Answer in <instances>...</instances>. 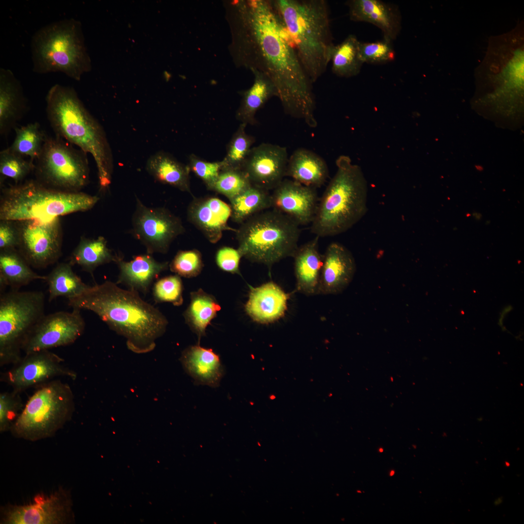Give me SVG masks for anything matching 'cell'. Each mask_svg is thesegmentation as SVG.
<instances>
[{"label": "cell", "mask_w": 524, "mask_h": 524, "mask_svg": "<svg viewBox=\"0 0 524 524\" xmlns=\"http://www.w3.org/2000/svg\"><path fill=\"white\" fill-rule=\"evenodd\" d=\"M226 9L235 64L264 74L274 83L284 112L315 127L313 83L272 0H232Z\"/></svg>", "instance_id": "cell-1"}, {"label": "cell", "mask_w": 524, "mask_h": 524, "mask_svg": "<svg viewBox=\"0 0 524 524\" xmlns=\"http://www.w3.org/2000/svg\"><path fill=\"white\" fill-rule=\"evenodd\" d=\"M68 305L94 312L111 329L125 337L128 347L137 353L153 350L168 324L164 315L143 300L137 291L122 289L108 280L68 299Z\"/></svg>", "instance_id": "cell-2"}, {"label": "cell", "mask_w": 524, "mask_h": 524, "mask_svg": "<svg viewBox=\"0 0 524 524\" xmlns=\"http://www.w3.org/2000/svg\"><path fill=\"white\" fill-rule=\"evenodd\" d=\"M46 101L47 117L56 136L92 156L100 189L107 190L111 183L114 161L102 126L86 109L73 87L55 84L48 91Z\"/></svg>", "instance_id": "cell-3"}, {"label": "cell", "mask_w": 524, "mask_h": 524, "mask_svg": "<svg viewBox=\"0 0 524 524\" xmlns=\"http://www.w3.org/2000/svg\"><path fill=\"white\" fill-rule=\"evenodd\" d=\"M307 74L314 83L326 71L334 46L325 0H272Z\"/></svg>", "instance_id": "cell-4"}, {"label": "cell", "mask_w": 524, "mask_h": 524, "mask_svg": "<svg viewBox=\"0 0 524 524\" xmlns=\"http://www.w3.org/2000/svg\"><path fill=\"white\" fill-rule=\"evenodd\" d=\"M337 171L319 199L311 230L324 237L344 233L367 210V182L361 168L345 155L336 161Z\"/></svg>", "instance_id": "cell-5"}, {"label": "cell", "mask_w": 524, "mask_h": 524, "mask_svg": "<svg viewBox=\"0 0 524 524\" xmlns=\"http://www.w3.org/2000/svg\"><path fill=\"white\" fill-rule=\"evenodd\" d=\"M31 52L33 71L37 73L60 72L79 81L91 68L81 24L74 18L55 21L38 30L32 39Z\"/></svg>", "instance_id": "cell-6"}, {"label": "cell", "mask_w": 524, "mask_h": 524, "mask_svg": "<svg viewBox=\"0 0 524 524\" xmlns=\"http://www.w3.org/2000/svg\"><path fill=\"white\" fill-rule=\"evenodd\" d=\"M99 198L82 192L46 187L35 180L2 189L0 220L17 221L31 219L51 220L92 209Z\"/></svg>", "instance_id": "cell-7"}, {"label": "cell", "mask_w": 524, "mask_h": 524, "mask_svg": "<svg viewBox=\"0 0 524 524\" xmlns=\"http://www.w3.org/2000/svg\"><path fill=\"white\" fill-rule=\"evenodd\" d=\"M235 232L242 256L270 267L293 256L298 247L300 230L294 221L272 208L252 216Z\"/></svg>", "instance_id": "cell-8"}, {"label": "cell", "mask_w": 524, "mask_h": 524, "mask_svg": "<svg viewBox=\"0 0 524 524\" xmlns=\"http://www.w3.org/2000/svg\"><path fill=\"white\" fill-rule=\"evenodd\" d=\"M40 385L10 429L17 438L34 442L51 437L72 417L74 398L68 384L57 379Z\"/></svg>", "instance_id": "cell-9"}, {"label": "cell", "mask_w": 524, "mask_h": 524, "mask_svg": "<svg viewBox=\"0 0 524 524\" xmlns=\"http://www.w3.org/2000/svg\"><path fill=\"white\" fill-rule=\"evenodd\" d=\"M41 291L11 290L0 298V365L15 364L32 330L45 315Z\"/></svg>", "instance_id": "cell-10"}, {"label": "cell", "mask_w": 524, "mask_h": 524, "mask_svg": "<svg viewBox=\"0 0 524 524\" xmlns=\"http://www.w3.org/2000/svg\"><path fill=\"white\" fill-rule=\"evenodd\" d=\"M87 153L56 136H47L42 151L34 162L35 180L54 190L81 192L89 181Z\"/></svg>", "instance_id": "cell-11"}, {"label": "cell", "mask_w": 524, "mask_h": 524, "mask_svg": "<svg viewBox=\"0 0 524 524\" xmlns=\"http://www.w3.org/2000/svg\"><path fill=\"white\" fill-rule=\"evenodd\" d=\"M19 233L16 249L28 263L44 268L61 256L62 229L60 217L51 220L31 219L15 221Z\"/></svg>", "instance_id": "cell-12"}, {"label": "cell", "mask_w": 524, "mask_h": 524, "mask_svg": "<svg viewBox=\"0 0 524 524\" xmlns=\"http://www.w3.org/2000/svg\"><path fill=\"white\" fill-rule=\"evenodd\" d=\"M132 231L147 253H165L172 242L184 232L180 219L164 208L145 206L137 197Z\"/></svg>", "instance_id": "cell-13"}, {"label": "cell", "mask_w": 524, "mask_h": 524, "mask_svg": "<svg viewBox=\"0 0 524 524\" xmlns=\"http://www.w3.org/2000/svg\"><path fill=\"white\" fill-rule=\"evenodd\" d=\"M71 496L62 488L50 495L38 494L33 502L9 505L1 509V524H65L74 519Z\"/></svg>", "instance_id": "cell-14"}, {"label": "cell", "mask_w": 524, "mask_h": 524, "mask_svg": "<svg viewBox=\"0 0 524 524\" xmlns=\"http://www.w3.org/2000/svg\"><path fill=\"white\" fill-rule=\"evenodd\" d=\"M64 361L49 350L26 354L2 374L1 381L10 386L13 391L20 393L28 388L49 381L55 377H66L75 379L76 373L65 366Z\"/></svg>", "instance_id": "cell-15"}, {"label": "cell", "mask_w": 524, "mask_h": 524, "mask_svg": "<svg viewBox=\"0 0 524 524\" xmlns=\"http://www.w3.org/2000/svg\"><path fill=\"white\" fill-rule=\"evenodd\" d=\"M84 328L79 309L45 314L28 336L22 351L26 354L71 344L82 334Z\"/></svg>", "instance_id": "cell-16"}, {"label": "cell", "mask_w": 524, "mask_h": 524, "mask_svg": "<svg viewBox=\"0 0 524 524\" xmlns=\"http://www.w3.org/2000/svg\"><path fill=\"white\" fill-rule=\"evenodd\" d=\"M288 160L285 147L262 143L251 149L241 170L252 185L273 190L286 176Z\"/></svg>", "instance_id": "cell-17"}, {"label": "cell", "mask_w": 524, "mask_h": 524, "mask_svg": "<svg viewBox=\"0 0 524 524\" xmlns=\"http://www.w3.org/2000/svg\"><path fill=\"white\" fill-rule=\"evenodd\" d=\"M271 208L287 216L299 226L311 224L319 198L316 188L284 179L273 190Z\"/></svg>", "instance_id": "cell-18"}, {"label": "cell", "mask_w": 524, "mask_h": 524, "mask_svg": "<svg viewBox=\"0 0 524 524\" xmlns=\"http://www.w3.org/2000/svg\"><path fill=\"white\" fill-rule=\"evenodd\" d=\"M356 270L355 259L344 245L332 242L323 255L317 295L341 293L352 281Z\"/></svg>", "instance_id": "cell-19"}, {"label": "cell", "mask_w": 524, "mask_h": 524, "mask_svg": "<svg viewBox=\"0 0 524 524\" xmlns=\"http://www.w3.org/2000/svg\"><path fill=\"white\" fill-rule=\"evenodd\" d=\"M230 216V205L213 196L194 197L187 209L188 220L213 244L220 240L224 231H235L228 224Z\"/></svg>", "instance_id": "cell-20"}, {"label": "cell", "mask_w": 524, "mask_h": 524, "mask_svg": "<svg viewBox=\"0 0 524 524\" xmlns=\"http://www.w3.org/2000/svg\"><path fill=\"white\" fill-rule=\"evenodd\" d=\"M345 4L351 20L373 24L384 38L393 41L400 33L401 16L396 6L380 0H349Z\"/></svg>", "instance_id": "cell-21"}, {"label": "cell", "mask_w": 524, "mask_h": 524, "mask_svg": "<svg viewBox=\"0 0 524 524\" xmlns=\"http://www.w3.org/2000/svg\"><path fill=\"white\" fill-rule=\"evenodd\" d=\"M290 295L271 281L257 287H251L245 306L246 311L257 323H273L284 315Z\"/></svg>", "instance_id": "cell-22"}, {"label": "cell", "mask_w": 524, "mask_h": 524, "mask_svg": "<svg viewBox=\"0 0 524 524\" xmlns=\"http://www.w3.org/2000/svg\"><path fill=\"white\" fill-rule=\"evenodd\" d=\"M27 100L21 84L11 70L0 69V132L7 134L23 116Z\"/></svg>", "instance_id": "cell-23"}, {"label": "cell", "mask_w": 524, "mask_h": 524, "mask_svg": "<svg viewBox=\"0 0 524 524\" xmlns=\"http://www.w3.org/2000/svg\"><path fill=\"white\" fill-rule=\"evenodd\" d=\"M186 372L197 385L217 387L224 375L219 355L199 344L184 350L180 358Z\"/></svg>", "instance_id": "cell-24"}, {"label": "cell", "mask_w": 524, "mask_h": 524, "mask_svg": "<svg viewBox=\"0 0 524 524\" xmlns=\"http://www.w3.org/2000/svg\"><path fill=\"white\" fill-rule=\"evenodd\" d=\"M319 237L298 246L295 252L294 269L296 291L306 295H317L323 264L318 248Z\"/></svg>", "instance_id": "cell-25"}, {"label": "cell", "mask_w": 524, "mask_h": 524, "mask_svg": "<svg viewBox=\"0 0 524 524\" xmlns=\"http://www.w3.org/2000/svg\"><path fill=\"white\" fill-rule=\"evenodd\" d=\"M116 263L119 269L117 283L144 293H147L153 280L168 266L167 262H159L148 253L133 257L129 262L121 259Z\"/></svg>", "instance_id": "cell-26"}, {"label": "cell", "mask_w": 524, "mask_h": 524, "mask_svg": "<svg viewBox=\"0 0 524 524\" xmlns=\"http://www.w3.org/2000/svg\"><path fill=\"white\" fill-rule=\"evenodd\" d=\"M286 176L316 189L327 180L328 169L325 161L320 156L308 149L299 148L289 158Z\"/></svg>", "instance_id": "cell-27"}, {"label": "cell", "mask_w": 524, "mask_h": 524, "mask_svg": "<svg viewBox=\"0 0 524 524\" xmlns=\"http://www.w3.org/2000/svg\"><path fill=\"white\" fill-rule=\"evenodd\" d=\"M146 168L158 181L192 195L188 165L180 162L170 154L161 151L151 155L147 160Z\"/></svg>", "instance_id": "cell-28"}, {"label": "cell", "mask_w": 524, "mask_h": 524, "mask_svg": "<svg viewBox=\"0 0 524 524\" xmlns=\"http://www.w3.org/2000/svg\"><path fill=\"white\" fill-rule=\"evenodd\" d=\"M254 77L252 86L243 92L236 118L241 123L254 125L257 123V112L273 97L278 96L277 89L270 79L263 73L251 70Z\"/></svg>", "instance_id": "cell-29"}, {"label": "cell", "mask_w": 524, "mask_h": 524, "mask_svg": "<svg viewBox=\"0 0 524 524\" xmlns=\"http://www.w3.org/2000/svg\"><path fill=\"white\" fill-rule=\"evenodd\" d=\"M16 249L0 250V292L9 286L18 290L37 279L45 280L46 276L34 272Z\"/></svg>", "instance_id": "cell-30"}, {"label": "cell", "mask_w": 524, "mask_h": 524, "mask_svg": "<svg viewBox=\"0 0 524 524\" xmlns=\"http://www.w3.org/2000/svg\"><path fill=\"white\" fill-rule=\"evenodd\" d=\"M121 259L107 246V241L103 237L93 239L82 237L71 253L69 263L72 266H80L93 275L98 266L112 262L116 263Z\"/></svg>", "instance_id": "cell-31"}, {"label": "cell", "mask_w": 524, "mask_h": 524, "mask_svg": "<svg viewBox=\"0 0 524 524\" xmlns=\"http://www.w3.org/2000/svg\"><path fill=\"white\" fill-rule=\"evenodd\" d=\"M221 307L212 295L200 289L190 294V303L183 313L186 323L198 337L206 334V329L216 316Z\"/></svg>", "instance_id": "cell-32"}, {"label": "cell", "mask_w": 524, "mask_h": 524, "mask_svg": "<svg viewBox=\"0 0 524 524\" xmlns=\"http://www.w3.org/2000/svg\"><path fill=\"white\" fill-rule=\"evenodd\" d=\"M229 201L231 219L239 224L272 206L269 191L253 185Z\"/></svg>", "instance_id": "cell-33"}, {"label": "cell", "mask_w": 524, "mask_h": 524, "mask_svg": "<svg viewBox=\"0 0 524 524\" xmlns=\"http://www.w3.org/2000/svg\"><path fill=\"white\" fill-rule=\"evenodd\" d=\"M45 281L49 289V301L64 296L67 299L80 295L90 286L85 284L74 273L68 263H60L47 276Z\"/></svg>", "instance_id": "cell-34"}, {"label": "cell", "mask_w": 524, "mask_h": 524, "mask_svg": "<svg viewBox=\"0 0 524 524\" xmlns=\"http://www.w3.org/2000/svg\"><path fill=\"white\" fill-rule=\"evenodd\" d=\"M360 42L355 35L349 34L340 44L334 45L330 57L333 74L349 78L360 72L363 64L359 54Z\"/></svg>", "instance_id": "cell-35"}, {"label": "cell", "mask_w": 524, "mask_h": 524, "mask_svg": "<svg viewBox=\"0 0 524 524\" xmlns=\"http://www.w3.org/2000/svg\"><path fill=\"white\" fill-rule=\"evenodd\" d=\"M16 136L11 146L7 148L22 157L28 156L34 163L40 155L47 135L37 122L15 127Z\"/></svg>", "instance_id": "cell-36"}, {"label": "cell", "mask_w": 524, "mask_h": 524, "mask_svg": "<svg viewBox=\"0 0 524 524\" xmlns=\"http://www.w3.org/2000/svg\"><path fill=\"white\" fill-rule=\"evenodd\" d=\"M246 126L241 123L229 141L226 154L221 161L222 169H241L255 141L254 137L246 133Z\"/></svg>", "instance_id": "cell-37"}, {"label": "cell", "mask_w": 524, "mask_h": 524, "mask_svg": "<svg viewBox=\"0 0 524 524\" xmlns=\"http://www.w3.org/2000/svg\"><path fill=\"white\" fill-rule=\"evenodd\" d=\"M34 163L27 161L8 148L0 152V182L3 179H12L15 184L21 183L28 175L34 171Z\"/></svg>", "instance_id": "cell-38"}, {"label": "cell", "mask_w": 524, "mask_h": 524, "mask_svg": "<svg viewBox=\"0 0 524 524\" xmlns=\"http://www.w3.org/2000/svg\"><path fill=\"white\" fill-rule=\"evenodd\" d=\"M251 185L241 169H222L211 190L223 195L229 200Z\"/></svg>", "instance_id": "cell-39"}, {"label": "cell", "mask_w": 524, "mask_h": 524, "mask_svg": "<svg viewBox=\"0 0 524 524\" xmlns=\"http://www.w3.org/2000/svg\"><path fill=\"white\" fill-rule=\"evenodd\" d=\"M391 40L384 38L374 42H360L359 54L363 64H381L395 58V51Z\"/></svg>", "instance_id": "cell-40"}, {"label": "cell", "mask_w": 524, "mask_h": 524, "mask_svg": "<svg viewBox=\"0 0 524 524\" xmlns=\"http://www.w3.org/2000/svg\"><path fill=\"white\" fill-rule=\"evenodd\" d=\"M183 285L180 276L171 275L158 279L153 287V295L157 302H169L179 306L183 303Z\"/></svg>", "instance_id": "cell-41"}, {"label": "cell", "mask_w": 524, "mask_h": 524, "mask_svg": "<svg viewBox=\"0 0 524 524\" xmlns=\"http://www.w3.org/2000/svg\"><path fill=\"white\" fill-rule=\"evenodd\" d=\"M169 266L171 271L180 276L188 278L196 277L203 266L201 254L196 249L180 250Z\"/></svg>", "instance_id": "cell-42"}, {"label": "cell", "mask_w": 524, "mask_h": 524, "mask_svg": "<svg viewBox=\"0 0 524 524\" xmlns=\"http://www.w3.org/2000/svg\"><path fill=\"white\" fill-rule=\"evenodd\" d=\"M19 393L12 391L0 393V431L10 430L24 406Z\"/></svg>", "instance_id": "cell-43"}, {"label": "cell", "mask_w": 524, "mask_h": 524, "mask_svg": "<svg viewBox=\"0 0 524 524\" xmlns=\"http://www.w3.org/2000/svg\"><path fill=\"white\" fill-rule=\"evenodd\" d=\"M188 160L190 171L202 180L208 190H211L222 169V161L208 162L194 154L190 155Z\"/></svg>", "instance_id": "cell-44"}, {"label": "cell", "mask_w": 524, "mask_h": 524, "mask_svg": "<svg viewBox=\"0 0 524 524\" xmlns=\"http://www.w3.org/2000/svg\"><path fill=\"white\" fill-rule=\"evenodd\" d=\"M242 255L239 250L229 246H223L216 252L215 261L222 270L231 274L241 275L239 263Z\"/></svg>", "instance_id": "cell-45"}, {"label": "cell", "mask_w": 524, "mask_h": 524, "mask_svg": "<svg viewBox=\"0 0 524 524\" xmlns=\"http://www.w3.org/2000/svg\"><path fill=\"white\" fill-rule=\"evenodd\" d=\"M0 220V250L16 249L19 233L15 221Z\"/></svg>", "instance_id": "cell-46"}, {"label": "cell", "mask_w": 524, "mask_h": 524, "mask_svg": "<svg viewBox=\"0 0 524 524\" xmlns=\"http://www.w3.org/2000/svg\"><path fill=\"white\" fill-rule=\"evenodd\" d=\"M394 472L393 471H391V473H390V475H391V476H392V475H393V474H394Z\"/></svg>", "instance_id": "cell-47"}, {"label": "cell", "mask_w": 524, "mask_h": 524, "mask_svg": "<svg viewBox=\"0 0 524 524\" xmlns=\"http://www.w3.org/2000/svg\"><path fill=\"white\" fill-rule=\"evenodd\" d=\"M379 451H380V452H383V449H382V448H380V449H379Z\"/></svg>", "instance_id": "cell-48"}]
</instances>
